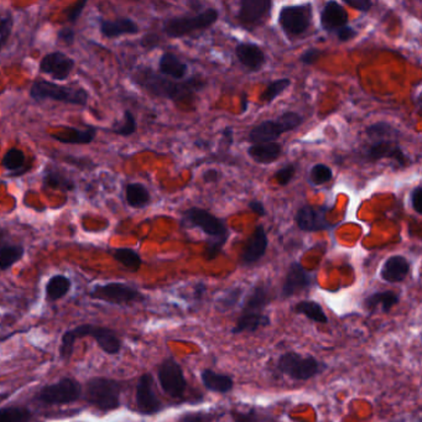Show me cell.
I'll use <instances>...</instances> for the list:
<instances>
[{"mask_svg": "<svg viewBox=\"0 0 422 422\" xmlns=\"http://www.w3.org/2000/svg\"><path fill=\"white\" fill-rule=\"evenodd\" d=\"M133 80L142 90L152 95L167 98L174 102L194 100L196 93L204 90L206 81L201 77H191L184 82H175L169 80L164 75H159L150 67H139L134 72Z\"/></svg>", "mask_w": 422, "mask_h": 422, "instance_id": "6da1fadb", "label": "cell"}, {"mask_svg": "<svg viewBox=\"0 0 422 422\" xmlns=\"http://www.w3.org/2000/svg\"><path fill=\"white\" fill-rule=\"evenodd\" d=\"M366 135L370 142L363 154L366 162L391 160L400 169H405L410 165V157L399 145L400 132L394 125L388 122H376L366 129Z\"/></svg>", "mask_w": 422, "mask_h": 422, "instance_id": "7a4b0ae2", "label": "cell"}, {"mask_svg": "<svg viewBox=\"0 0 422 422\" xmlns=\"http://www.w3.org/2000/svg\"><path fill=\"white\" fill-rule=\"evenodd\" d=\"M181 224L187 228H197L209 237L207 247L204 249V256L207 260H213L216 256L221 254L229 238V231L223 219L199 207H191L182 213Z\"/></svg>", "mask_w": 422, "mask_h": 422, "instance_id": "3957f363", "label": "cell"}, {"mask_svg": "<svg viewBox=\"0 0 422 422\" xmlns=\"http://www.w3.org/2000/svg\"><path fill=\"white\" fill-rule=\"evenodd\" d=\"M85 337L93 338L100 349L110 356H117L123 348V342L113 329L85 323L72 329H67L66 332L62 334L60 344V358L62 361H70L76 342Z\"/></svg>", "mask_w": 422, "mask_h": 422, "instance_id": "277c9868", "label": "cell"}, {"mask_svg": "<svg viewBox=\"0 0 422 422\" xmlns=\"http://www.w3.org/2000/svg\"><path fill=\"white\" fill-rule=\"evenodd\" d=\"M271 299L273 296L269 285L259 284L254 286L244 299L241 316L238 317L236 326L232 328L233 334L254 333L259 328L270 326V317L264 313V310L269 306Z\"/></svg>", "mask_w": 422, "mask_h": 422, "instance_id": "5b68a950", "label": "cell"}, {"mask_svg": "<svg viewBox=\"0 0 422 422\" xmlns=\"http://www.w3.org/2000/svg\"><path fill=\"white\" fill-rule=\"evenodd\" d=\"M122 384L118 380L95 376L85 384V400L93 408L107 413L120 408Z\"/></svg>", "mask_w": 422, "mask_h": 422, "instance_id": "8992f818", "label": "cell"}, {"mask_svg": "<svg viewBox=\"0 0 422 422\" xmlns=\"http://www.w3.org/2000/svg\"><path fill=\"white\" fill-rule=\"evenodd\" d=\"M304 122L305 118L301 114L289 110L281 114L276 119H268L255 125L249 132L248 140L252 144L278 142L283 134L294 132L300 128Z\"/></svg>", "mask_w": 422, "mask_h": 422, "instance_id": "52a82bcc", "label": "cell"}, {"mask_svg": "<svg viewBox=\"0 0 422 422\" xmlns=\"http://www.w3.org/2000/svg\"><path fill=\"white\" fill-rule=\"evenodd\" d=\"M219 19V11L216 8H207L196 15L175 16L162 25V31L170 38H181L191 33L213 26Z\"/></svg>", "mask_w": 422, "mask_h": 422, "instance_id": "ba28073f", "label": "cell"}, {"mask_svg": "<svg viewBox=\"0 0 422 422\" xmlns=\"http://www.w3.org/2000/svg\"><path fill=\"white\" fill-rule=\"evenodd\" d=\"M327 366L315 357L301 356L297 352H286L278 361L280 373L296 381H306L321 374Z\"/></svg>", "mask_w": 422, "mask_h": 422, "instance_id": "9c48e42d", "label": "cell"}, {"mask_svg": "<svg viewBox=\"0 0 422 422\" xmlns=\"http://www.w3.org/2000/svg\"><path fill=\"white\" fill-rule=\"evenodd\" d=\"M81 396V384L76 379L66 376L57 383L43 386L33 396V401L45 406H62L76 403Z\"/></svg>", "mask_w": 422, "mask_h": 422, "instance_id": "30bf717a", "label": "cell"}, {"mask_svg": "<svg viewBox=\"0 0 422 422\" xmlns=\"http://www.w3.org/2000/svg\"><path fill=\"white\" fill-rule=\"evenodd\" d=\"M30 95L35 100H53L77 105H85L88 100V93L83 88L56 85L45 80L33 82Z\"/></svg>", "mask_w": 422, "mask_h": 422, "instance_id": "8fae6325", "label": "cell"}, {"mask_svg": "<svg viewBox=\"0 0 422 422\" xmlns=\"http://www.w3.org/2000/svg\"><path fill=\"white\" fill-rule=\"evenodd\" d=\"M313 8L311 3L300 5H288L281 8L278 23L286 35L300 36L309 31L312 25Z\"/></svg>", "mask_w": 422, "mask_h": 422, "instance_id": "7c38bea8", "label": "cell"}, {"mask_svg": "<svg viewBox=\"0 0 422 422\" xmlns=\"http://www.w3.org/2000/svg\"><path fill=\"white\" fill-rule=\"evenodd\" d=\"M88 295L90 299L100 300L112 305H129L144 299L137 288L118 281L95 285Z\"/></svg>", "mask_w": 422, "mask_h": 422, "instance_id": "4fadbf2b", "label": "cell"}, {"mask_svg": "<svg viewBox=\"0 0 422 422\" xmlns=\"http://www.w3.org/2000/svg\"><path fill=\"white\" fill-rule=\"evenodd\" d=\"M157 379L162 391L172 399L185 396L187 383L180 363L175 358L169 357L162 362L157 369Z\"/></svg>", "mask_w": 422, "mask_h": 422, "instance_id": "5bb4252c", "label": "cell"}, {"mask_svg": "<svg viewBox=\"0 0 422 422\" xmlns=\"http://www.w3.org/2000/svg\"><path fill=\"white\" fill-rule=\"evenodd\" d=\"M135 403L138 413L144 416H152L162 413L164 405L154 389V378L145 373L139 378L135 389Z\"/></svg>", "mask_w": 422, "mask_h": 422, "instance_id": "9a60e30c", "label": "cell"}, {"mask_svg": "<svg viewBox=\"0 0 422 422\" xmlns=\"http://www.w3.org/2000/svg\"><path fill=\"white\" fill-rule=\"evenodd\" d=\"M331 207L326 206H313L304 204L296 212V224L304 232H321L328 231L332 228V224L328 222L327 212Z\"/></svg>", "mask_w": 422, "mask_h": 422, "instance_id": "2e32d148", "label": "cell"}, {"mask_svg": "<svg viewBox=\"0 0 422 422\" xmlns=\"http://www.w3.org/2000/svg\"><path fill=\"white\" fill-rule=\"evenodd\" d=\"M273 0H239L238 20L247 28L264 24L270 16Z\"/></svg>", "mask_w": 422, "mask_h": 422, "instance_id": "e0dca14e", "label": "cell"}, {"mask_svg": "<svg viewBox=\"0 0 422 422\" xmlns=\"http://www.w3.org/2000/svg\"><path fill=\"white\" fill-rule=\"evenodd\" d=\"M313 274L307 270L300 261L291 263L289 269L286 271L283 288H281V296L284 299L292 297L295 295H299L305 290L312 286Z\"/></svg>", "mask_w": 422, "mask_h": 422, "instance_id": "ac0fdd59", "label": "cell"}, {"mask_svg": "<svg viewBox=\"0 0 422 422\" xmlns=\"http://www.w3.org/2000/svg\"><path fill=\"white\" fill-rule=\"evenodd\" d=\"M268 246H269V239H268L265 228L263 226H256L252 236L243 248L242 255H241L242 265H254L255 263L263 259L268 250Z\"/></svg>", "mask_w": 422, "mask_h": 422, "instance_id": "d6986e66", "label": "cell"}, {"mask_svg": "<svg viewBox=\"0 0 422 422\" xmlns=\"http://www.w3.org/2000/svg\"><path fill=\"white\" fill-rule=\"evenodd\" d=\"M75 61L61 53H48L40 63V71L50 75L56 81H63L71 75Z\"/></svg>", "mask_w": 422, "mask_h": 422, "instance_id": "ffe728a7", "label": "cell"}, {"mask_svg": "<svg viewBox=\"0 0 422 422\" xmlns=\"http://www.w3.org/2000/svg\"><path fill=\"white\" fill-rule=\"evenodd\" d=\"M348 21H349L348 13L337 0H328L327 3L323 5L322 10L320 13V23H321V28L326 33H336L338 28L348 24Z\"/></svg>", "mask_w": 422, "mask_h": 422, "instance_id": "44dd1931", "label": "cell"}, {"mask_svg": "<svg viewBox=\"0 0 422 422\" xmlns=\"http://www.w3.org/2000/svg\"><path fill=\"white\" fill-rule=\"evenodd\" d=\"M234 53L238 61L249 71H260L266 63V55L264 50L253 43H239L234 48Z\"/></svg>", "mask_w": 422, "mask_h": 422, "instance_id": "7402d4cb", "label": "cell"}, {"mask_svg": "<svg viewBox=\"0 0 422 422\" xmlns=\"http://www.w3.org/2000/svg\"><path fill=\"white\" fill-rule=\"evenodd\" d=\"M410 270L411 264L405 256H390L380 269V279L388 284H398L408 278Z\"/></svg>", "mask_w": 422, "mask_h": 422, "instance_id": "603a6c76", "label": "cell"}, {"mask_svg": "<svg viewBox=\"0 0 422 422\" xmlns=\"http://www.w3.org/2000/svg\"><path fill=\"white\" fill-rule=\"evenodd\" d=\"M283 147L278 142H256L248 147V155L253 162L261 165H270L280 157Z\"/></svg>", "mask_w": 422, "mask_h": 422, "instance_id": "cb8c5ba5", "label": "cell"}, {"mask_svg": "<svg viewBox=\"0 0 422 422\" xmlns=\"http://www.w3.org/2000/svg\"><path fill=\"white\" fill-rule=\"evenodd\" d=\"M400 301V296L394 291H376L370 294L363 301V305L369 312L380 310L383 313H389Z\"/></svg>", "mask_w": 422, "mask_h": 422, "instance_id": "d4e9b609", "label": "cell"}, {"mask_svg": "<svg viewBox=\"0 0 422 422\" xmlns=\"http://www.w3.org/2000/svg\"><path fill=\"white\" fill-rule=\"evenodd\" d=\"M201 381L209 391L218 394H227L234 388L232 376L221 374L212 369H204L201 371Z\"/></svg>", "mask_w": 422, "mask_h": 422, "instance_id": "484cf974", "label": "cell"}, {"mask_svg": "<svg viewBox=\"0 0 422 422\" xmlns=\"http://www.w3.org/2000/svg\"><path fill=\"white\" fill-rule=\"evenodd\" d=\"M159 71L164 76L181 81L187 75L189 67L185 62L181 61L175 53H164L159 60Z\"/></svg>", "mask_w": 422, "mask_h": 422, "instance_id": "4316f807", "label": "cell"}, {"mask_svg": "<svg viewBox=\"0 0 422 422\" xmlns=\"http://www.w3.org/2000/svg\"><path fill=\"white\" fill-rule=\"evenodd\" d=\"M100 33L105 35V38H114L123 36V35H134L139 33V26L134 20L129 18L122 19L105 20L100 24Z\"/></svg>", "mask_w": 422, "mask_h": 422, "instance_id": "83f0119b", "label": "cell"}, {"mask_svg": "<svg viewBox=\"0 0 422 422\" xmlns=\"http://www.w3.org/2000/svg\"><path fill=\"white\" fill-rule=\"evenodd\" d=\"M71 288V280L67 276L61 274L51 276L45 286L46 300L48 302H56L58 300L63 299Z\"/></svg>", "mask_w": 422, "mask_h": 422, "instance_id": "f1b7e54d", "label": "cell"}, {"mask_svg": "<svg viewBox=\"0 0 422 422\" xmlns=\"http://www.w3.org/2000/svg\"><path fill=\"white\" fill-rule=\"evenodd\" d=\"M127 204L133 209H145L152 201L150 192L140 182H130L125 187Z\"/></svg>", "mask_w": 422, "mask_h": 422, "instance_id": "f546056e", "label": "cell"}, {"mask_svg": "<svg viewBox=\"0 0 422 422\" xmlns=\"http://www.w3.org/2000/svg\"><path fill=\"white\" fill-rule=\"evenodd\" d=\"M296 315H304L305 317L309 318L313 322L327 325L328 317L321 304L313 300H302L295 305L292 309Z\"/></svg>", "mask_w": 422, "mask_h": 422, "instance_id": "4dcf8cb0", "label": "cell"}, {"mask_svg": "<svg viewBox=\"0 0 422 422\" xmlns=\"http://www.w3.org/2000/svg\"><path fill=\"white\" fill-rule=\"evenodd\" d=\"M97 130L95 128L83 129H68L67 132L60 134H53V137L57 142L62 144H90L95 138Z\"/></svg>", "mask_w": 422, "mask_h": 422, "instance_id": "1f68e13d", "label": "cell"}, {"mask_svg": "<svg viewBox=\"0 0 422 422\" xmlns=\"http://www.w3.org/2000/svg\"><path fill=\"white\" fill-rule=\"evenodd\" d=\"M43 184L45 187L51 190L62 191V192H70L75 190V182L68 176L65 175L61 171L50 169L43 175Z\"/></svg>", "mask_w": 422, "mask_h": 422, "instance_id": "d6a6232c", "label": "cell"}, {"mask_svg": "<svg viewBox=\"0 0 422 422\" xmlns=\"http://www.w3.org/2000/svg\"><path fill=\"white\" fill-rule=\"evenodd\" d=\"M25 248L21 244L0 246V270H8L24 258Z\"/></svg>", "mask_w": 422, "mask_h": 422, "instance_id": "836d02e7", "label": "cell"}, {"mask_svg": "<svg viewBox=\"0 0 422 422\" xmlns=\"http://www.w3.org/2000/svg\"><path fill=\"white\" fill-rule=\"evenodd\" d=\"M113 258L118 261L120 265H123L124 268H127L129 270H139L142 264V256L132 248H117V249H114Z\"/></svg>", "mask_w": 422, "mask_h": 422, "instance_id": "e575fe53", "label": "cell"}, {"mask_svg": "<svg viewBox=\"0 0 422 422\" xmlns=\"http://www.w3.org/2000/svg\"><path fill=\"white\" fill-rule=\"evenodd\" d=\"M244 295V290L241 286H234L231 289L226 290L218 299L216 300V309L219 312H228L234 309Z\"/></svg>", "mask_w": 422, "mask_h": 422, "instance_id": "d590c367", "label": "cell"}, {"mask_svg": "<svg viewBox=\"0 0 422 422\" xmlns=\"http://www.w3.org/2000/svg\"><path fill=\"white\" fill-rule=\"evenodd\" d=\"M291 85H292V82L290 78H278L275 81L270 82L260 95L261 103L270 105L278 97H280L285 90L290 88Z\"/></svg>", "mask_w": 422, "mask_h": 422, "instance_id": "8d00e7d4", "label": "cell"}, {"mask_svg": "<svg viewBox=\"0 0 422 422\" xmlns=\"http://www.w3.org/2000/svg\"><path fill=\"white\" fill-rule=\"evenodd\" d=\"M33 418V411L24 406L0 408V422H28Z\"/></svg>", "mask_w": 422, "mask_h": 422, "instance_id": "74e56055", "label": "cell"}, {"mask_svg": "<svg viewBox=\"0 0 422 422\" xmlns=\"http://www.w3.org/2000/svg\"><path fill=\"white\" fill-rule=\"evenodd\" d=\"M25 162H26V157H25L24 152L16 149V147H13L8 150L1 159V165L5 170H8L9 172H16L25 167Z\"/></svg>", "mask_w": 422, "mask_h": 422, "instance_id": "f35d334b", "label": "cell"}, {"mask_svg": "<svg viewBox=\"0 0 422 422\" xmlns=\"http://www.w3.org/2000/svg\"><path fill=\"white\" fill-rule=\"evenodd\" d=\"M333 179V171L325 164H316L310 170L309 180L311 185L322 186Z\"/></svg>", "mask_w": 422, "mask_h": 422, "instance_id": "ab89813d", "label": "cell"}, {"mask_svg": "<svg viewBox=\"0 0 422 422\" xmlns=\"http://www.w3.org/2000/svg\"><path fill=\"white\" fill-rule=\"evenodd\" d=\"M112 132L120 137H130L137 132V120L130 110L124 112V117L120 122L114 124Z\"/></svg>", "mask_w": 422, "mask_h": 422, "instance_id": "60d3db41", "label": "cell"}, {"mask_svg": "<svg viewBox=\"0 0 422 422\" xmlns=\"http://www.w3.org/2000/svg\"><path fill=\"white\" fill-rule=\"evenodd\" d=\"M296 170H297V167L295 164H289V165L281 167V169L276 171L274 177H275V180L278 181L279 185L288 186L296 175Z\"/></svg>", "mask_w": 422, "mask_h": 422, "instance_id": "b9f144b4", "label": "cell"}, {"mask_svg": "<svg viewBox=\"0 0 422 422\" xmlns=\"http://www.w3.org/2000/svg\"><path fill=\"white\" fill-rule=\"evenodd\" d=\"M13 18L11 15H5L0 18V50L3 48L8 38H9L11 30H13Z\"/></svg>", "mask_w": 422, "mask_h": 422, "instance_id": "7bdbcfd3", "label": "cell"}, {"mask_svg": "<svg viewBox=\"0 0 422 422\" xmlns=\"http://www.w3.org/2000/svg\"><path fill=\"white\" fill-rule=\"evenodd\" d=\"M323 55H325V51L320 48H309L300 56V62L306 66H312Z\"/></svg>", "mask_w": 422, "mask_h": 422, "instance_id": "ee69618b", "label": "cell"}, {"mask_svg": "<svg viewBox=\"0 0 422 422\" xmlns=\"http://www.w3.org/2000/svg\"><path fill=\"white\" fill-rule=\"evenodd\" d=\"M334 33H336V36H337L338 40L341 43H348V41H351V40L356 38L357 35H358V31L353 26H351V25L347 24L344 26H342L341 28H338L337 31Z\"/></svg>", "mask_w": 422, "mask_h": 422, "instance_id": "f6af8a7d", "label": "cell"}, {"mask_svg": "<svg viewBox=\"0 0 422 422\" xmlns=\"http://www.w3.org/2000/svg\"><path fill=\"white\" fill-rule=\"evenodd\" d=\"M343 1L353 9L358 10L364 14H366L373 6V0H343Z\"/></svg>", "mask_w": 422, "mask_h": 422, "instance_id": "bcb514c9", "label": "cell"}, {"mask_svg": "<svg viewBox=\"0 0 422 422\" xmlns=\"http://www.w3.org/2000/svg\"><path fill=\"white\" fill-rule=\"evenodd\" d=\"M421 195L422 187L420 185H418L416 187H415V189H413L411 194H410V204H411V207H413V211H415V212H416L418 214H422L421 204H420V201H421Z\"/></svg>", "mask_w": 422, "mask_h": 422, "instance_id": "7dc6e473", "label": "cell"}, {"mask_svg": "<svg viewBox=\"0 0 422 422\" xmlns=\"http://www.w3.org/2000/svg\"><path fill=\"white\" fill-rule=\"evenodd\" d=\"M214 418H217L216 415L213 413H189V415H184V416H181L179 420L180 421H209V420H214Z\"/></svg>", "mask_w": 422, "mask_h": 422, "instance_id": "c3c4849f", "label": "cell"}, {"mask_svg": "<svg viewBox=\"0 0 422 422\" xmlns=\"http://www.w3.org/2000/svg\"><path fill=\"white\" fill-rule=\"evenodd\" d=\"M87 4V0H78L76 4L72 5L70 10H68V20L71 21H76L77 18L81 15L82 10Z\"/></svg>", "mask_w": 422, "mask_h": 422, "instance_id": "681fc988", "label": "cell"}, {"mask_svg": "<svg viewBox=\"0 0 422 422\" xmlns=\"http://www.w3.org/2000/svg\"><path fill=\"white\" fill-rule=\"evenodd\" d=\"M248 206H249V209H250V211H252V212H254V213L258 214V216H260V217H264V216H266V214H268V211H266L265 206H264V204H263V202H260V201H258V199L250 201Z\"/></svg>", "mask_w": 422, "mask_h": 422, "instance_id": "f907efd6", "label": "cell"}, {"mask_svg": "<svg viewBox=\"0 0 422 422\" xmlns=\"http://www.w3.org/2000/svg\"><path fill=\"white\" fill-rule=\"evenodd\" d=\"M221 179V172L216 169H209L204 172V181L206 184H213Z\"/></svg>", "mask_w": 422, "mask_h": 422, "instance_id": "816d5d0a", "label": "cell"}, {"mask_svg": "<svg viewBox=\"0 0 422 422\" xmlns=\"http://www.w3.org/2000/svg\"><path fill=\"white\" fill-rule=\"evenodd\" d=\"M58 38L63 43H71L75 38V31L72 28H62L58 33Z\"/></svg>", "mask_w": 422, "mask_h": 422, "instance_id": "f5cc1de1", "label": "cell"}, {"mask_svg": "<svg viewBox=\"0 0 422 422\" xmlns=\"http://www.w3.org/2000/svg\"><path fill=\"white\" fill-rule=\"evenodd\" d=\"M142 45L144 48H152L157 45V36L154 33H149L147 36H144L142 40Z\"/></svg>", "mask_w": 422, "mask_h": 422, "instance_id": "db71d44e", "label": "cell"}, {"mask_svg": "<svg viewBox=\"0 0 422 422\" xmlns=\"http://www.w3.org/2000/svg\"><path fill=\"white\" fill-rule=\"evenodd\" d=\"M206 291H207V286L204 283H197L195 285V290H194V299L195 300H202L204 297V294H206Z\"/></svg>", "mask_w": 422, "mask_h": 422, "instance_id": "11a10c76", "label": "cell"}, {"mask_svg": "<svg viewBox=\"0 0 422 422\" xmlns=\"http://www.w3.org/2000/svg\"><path fill=\"white\" fill-rule=\"evenodd\" d=\"M223 138L224 140L228 142V147H231L233 144V140H234L232 128L228 127V128L223 129Z\"/></svg>", "mask_w": 422, "mask_h": 422, "instance_id": "9f6ffc18", "label": "cell"}, {"mask_svg": "<svg viewBox=\"0 0 422 422\" xmlns=\"http://www.w3.org/2000/svg\"><path fill=\"white\" fill-rule=\"evenodd\" d=\"M248 105H249V100H248L247 93L243 95L242 98V113H247Z\"/></svg>", "mask_w": 422, "mask_h": 422, "instance_id": "6f0895ef", "label": "cell"}]
</instances>
